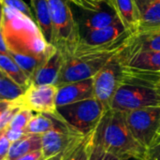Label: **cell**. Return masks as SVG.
Returning a JSON list of instances; mask_svg holds the SVG:
<instances>
[{"label":"cell","instance_id":"obj_1","mask_svg":"<svg viewBox=\"0 0 160 160\" xmlns=\"http://www.w3.org/2000/svg\"><path fill=\"white\" fill-rule=\"evenodd\" d=\"M94 142L120 159L142 158L147 149L133 136L126 116V112L110 109L106 111L94 133Z\"/></svg>","mask_w":160,"mask_h":160},{"label":"cell","instance_id":"obj_2","mask_svg":"<svg viewBox=\"0 0 160 160\" xmlns=\"http://www.w3.org/2000/svg\"><path fill=\"white\" fill-rule=\"evenodd\" d=\"M52 24V43L65 55L72 54L79 45L82 35L79 23L68 0H48Z\"/></svg>","mask_w":160,"mask_h":160},{"label":"cell","instance_id":"obj_3","mask_svg":"<svg viewBox=\"0 0 160 160\" xmlns=\"http://www.w3.org/2000/svg\"><path fill=\"white\" fill-rule=\"evenodd\" d=\"M106 112L102 103L96 98L57 107V113L74 130L87 135L96 130Z\"/></svg>","mask_w":160,"mask_h":160},{"label":"cell","instance_id":"obj_4","mask_svg":"<svg viewBox=\"0 0 160 160\" xmlns=\"http://www.w3.org/2000/svg\"><path fill=\"white\" fill-rule=\"evenodd\" d=\"M128 127L141 145L148 149L160 135V107H147L126 112Z\"/></svg>","mask_w":160,"mask_h":160},{"label":"cell","instance_id":"obj_5","mask_svg":"<svg viewBox=\"0 0 160 160\" xmlns=\"http://www.w3.org/2000/svg\"><path fill=\"white\" fill-rule=\"evenodd\" d=\"M115 55L108 56H75L66 55L55 86L94 78L97 73Z\"/></svg>","mask_w":160,"mask_h":160},{"label":"cell","instance_id":"obj_6","mask_svg":"<svg viewBox=\"0 0 160 160\" xmlns=\"http://www.w3.org/2000/svg\"><path fill=\"white\" fill-rule=\"evenodd\" d=\"M120 52L113 56L93 78L95 98L102 103L106 111L112 109L114 96L123 81Z\"/></svg>","mask_w":160,"mask_h":160},{"label":"cell","instance_id":"obj_7","mask_svg":"<svg viewBox=\"0 0 160 160\" xmlns=\"http://www.w3.org/2000/svg\"><path fill=\"white\" fill-rule=\"evenodd\" d=\"M147 107H160V89L132 83L121 84L112 105L125 112Z\"/></svg>","mask_w":160,"mask_h":160},{"label":"cell","instance_id":"obj_8","mask_svg":"<svg viewBox=\"0 0 160 160\" xmlns=\"http://www.w3.org/2000/svg\"><path fill=\"white\" fill-rule=\"evenodd\" d=\"M58 87L53 84H31L23 96L18 98L24 109H29L37 113H56V96Z\"/></svg>","mask_w":160,"mask_h":160},{"label":"cell","instance_id":"obj_9","mask_svg":"<svg viewBox=\"0 0 160 160\" xmlns=\"http://www.w3.org/2000/svg\"><path fill=\"white\" fill-rule=\"evenodd\" d=\"M84 135L71 128L59 115L56 125L42 135V152L44 159L64 152L72 142Z\"/></svg>","mask_w":160,"mask_h":160},{"label":"cell","instance_id":"obj_10","mask_svg":"<svg viewBox=\"0 0 160 160\" xmlns=\"http://www.w3.org/2000/svg\"><path fill=\"white\" fill-rule=\"evenodd\" d=\"M80 9L81 12L76 19L80 26L81 35H83L90 30L106 27L120 21L109 0H103L100 6L95 10Z\"/></svg>","mask_w":160,"mask_h":160},{"label":"cell","instance_id":"obj_11","mask_svg":"<svg viewBox=\"0 0 160 160\" xmlns=\"http://www.w3.org/2000/svg\"><path fill=\"white\" fill-rule=\"evenodd\" d=\"M93 98H95L94 79L91 78L58 87L56 106L61 107Z\"/></svg>","mask_w":160,"mask_h":160},{"label":"cell","instance_id":"obj_12","mask_svg":"<svg viewBox=\"0 0 160 160\" xmlns=\"http://www.w3.org/2000/svg\"><path fill=\"white\" fill-rule=\"evenodd\" d=\"M65 59L66 55L55 48V50L50 54V56L46 59V61L33 76L32 84L55 85L62 67L64 65Z\"/></svg>","mask_w":160,"mask_h":160},{"label":"cell","instance_id":"obj_13","mask_svg":"<svg viewBox=\"0 0 160 160\" xmlns=\"http://www.w3.org/2000/svg\"><path fill=\"white\" fill-rule=\"evenodd\" d=\"M139 22V32L160 27V0H134Z\"/></svg>","mask_w":160,"mask_h":160},{"label":"cell","instance_id":"obj_14","mask_svg":"<svg viewBox=\"0 0 160 160\" xmlns=\"http://www.w3.org/2000/svg\"><path fill=\"white\" fill-rule=\"evenodd\" d=\"M128 31L129 30H127L123 22L121 21H118L106 27L90 30L84 33L83 35H82V38L79 44L90 46L109 44L117 40Z\"/></svg>","mask_w":160,"mask_h":160},{"label":"cell","instance_id":"obj_15","mask_svg":"<svg viewBox=\"0 0 160 160\" xmlns=\"http://www.w3.org/2000/svg\"><path fill=\"white\" fill-rule=\"evenodd\" d=\"M123 51L120 52V56L124 67L145 71L160 70V52H139L125 54Z\"/></svg>","mask_w":160,"mask_h":160},{"label":"cell","instance_id":"obj_16","mask_svg":"<svg viewBox=\"0 0 160 160\" xmlns=\"http://www.w3.org/2000/svg\"><path fill=\"white\" fill-rule=\"evenodd\" d=\"M123 52L125 54L139 52H160V27L146 32L135 33Z\"/></svg>","mask_w":160,"mask_h":160},{"label":"cell","instance_id":"obj_17","mask_svg":"<svg viewBox=\"0 0 160 160\" xmlns=\"http://www.w3.org/2000/svg\"><path fill=\"white\" fill-rule=\"evenodd\" d=\"M37 26L48 44L52 43V24L48 0H31Z\"/></svg>","mask_w":160,"mask_h":160},{"label":"cell","instance_id":"obj_18","mask_svg":"<svg viewBox=\"0 0 160 160\" xmlns=\"http://www.w3.org/2000/svg\"><path fill=\"white\" fill-rule=\"evenodd\" d=\"M127 30L137 32L139 22L134 0H109Z\"/></svg>","mask_w":160,"mask_h":160},{"label":"cell","instance_id":"obj_19","mask_svg":"<svg viewBox=\"0 0 160 160\" xmlns=\"http://www.w3.org/2000/svg\"><path fill=\"white\" fill-rule=\"evenodd\" d=\"M95 131L72 142L64 152L61 160H89L94 145Z\"/></svg>","mask_w":160,"mask_h":160},{"label":"cell","instance_id":"obj_20","mask_svg":"<svg viewBox=\"0 0 160 160\" xmlns=\"http://www.w3.org/2000/svg\"><path fill=\"white\" fill-rule=\"evenodd\" d=\"M38 149H42V135L27 133L19 141L12 142L5 160H18L22 156Z\"/></svg>","mask_w":160,"mask_h":160},{"label":"cell","instance_id":"obj_21","mask_svg":"<svg viewBox=\"0 0 160 160\" xmlns=\"http://www.w3.org/2000/svg\"><path fill=\"white\" fill-rule=\"evenodd\" d=\"M0 70L4 71L14 82L25 88H28L32 84L30 78L8 53L0 52Z\"/></svg>","mask_w":160,"mask_h":160},{"label":"cell","instance_id":"obj_22","mask_svg":"<svg viewBox=\"0 0 160 160\" xmlns=\"http://www.w3.org/2000/svg\"><path fill=\"white\" fill-rule=\"evenodd\" d=\"M59 118V114L53 113H37L28 123L25 128V132L28 134H38L43 135L44 133L51 130L55 125Z\"/></svg>","mask_w":160,"mask_h":160},{"label":"cell","instance_id":"obj_23","mask_svg":"<svg viewBox=\"0 0 160 160\" xmlns=\"http://www.w3.org/2000/svg\"><path fill=\"white\" fill-rule=\"evenodd\" d=\"M27 88L18 84L4 71L0 70V100L12 101L24 95Z\"/></svg>","mask_w":160,"mask_h":160},{"label":"cell","instance_id":"obj_24","mask_svg":"<svg viewBox=\"0 0 160 160\" xmlns=\"http://www.w3.org/2000/svg\"><path fill=\"white\" fill-rule=\"evenodd\" d=\"M1 112H0V131L5 130L16 113L22 109L21 104L19 103L18 99L12 101L1 100Z\"/></svg>","mask_w":160,"mask_h":160},{"label":"cell","instance_id":"obj_25","mask_svg":"<svg viewBox=\"0 0 160 160\" xmlns=\"http://www.w3.org/2000/svg\"><path fill=\"white\" fill-rule=\"evenodd\" d=\"M35 114H36L35 112L29 109L22 108L16 113V115L13 117V119L11 120V122L9 123L7 128H11V129H16V130H24L28 123L30 122V120L33 118Z\"/></svg>","mask_w":160,"mask_h":160},{"label":"cell","instance_id":"obj_26","mask_svg":"<svg viewBox=\"0 0 160 160\" xmlns=\"http://www.w3.org/2000/svg\"><path fill=\"white\" fill-rule=\"evenodd\" d=\"M1 4L4 7H7L10 9H13L22 14L23 16H25L26 18H28L29 20H31L37 24L35 15L32 12L30 7L26 3H24L22 0H1Z\"/></svg>","mask_w":160,"mask_h":160},{"label":"cell","instance_id":"obj_27","mask_svg":"<svg viewBox=\"0 0 160 160\" xmlns=\"http://www.w3.org/2000/svg\"><path fill=\"white\" fill-rule=\"evenodd\" d=\"M89 160H122L116 156L105 151L103 148H101L99 145L96 144L94 142L90 159Z\"/></svg>","mask_w":160,"mask_h":160},{"label":"cell","instance_id":"obj_28","mask_svg":"<svg viewBox=\"0 0 160 160\" xmlns=\"http://www.w3.org/2000/svg\"><path fill=\"white\" fill-rule=\"evenodd\" d=\"M12 142L8 139L5 132H1L0 135V160H5L11 147Z\"/></svg>","mask_w":160,"mask_h":160},{"label":"cell","instance_id":"obj_29","mask_svg":"<svg viewBox=\"0 0 160 160\" xmlns=\"http://www.w3.org/2000/svg\"><path fill=\"white\" fill-rule=\"evenodd\" d=\"M142 160H160V142H158L147 149Z\"/></svg>","mask_w":160,"mask_h":160},{"label":"cell","instance_id":"obj_30","mask_svg":"<svg viewBox=\"0 0 160 160\" xmlns=\"http://www.w3.org/2000/svg\"><path fill=\"white\" fill-rule=\"evenodd\" d=\"M0 132H5L6 136L11 142L19 141L20 139H22L23 136L27 134L24 130H16V129H11V128H6L5 130L0 131Z\"/></svg>","mask_w":160,"mask_h":160},{"label":"cell","instance_id":"obj_31","mask_svg":"<svg viewBox=\"0 0 160 160\" xmlns=\"http://www.w3.org/2000/svg\"><path fill=\"white\" fill-rule=\"evenodd\" d=\"M18 160H44L42 149H38V150L30 152V153L22 156Z\"/></svg>","mask_w":160,"mask_h":160},{"label":"cell","instance_id":"obj_32","mask_svg":"<svg viewBox=\"0 0 160 160\" xmlns=\"http://www.w3.org/2000/svg\"><path fill=\"white\" fill-rule=\"evenodd\" d=\"M71 4L75 5L76 7L80 8H84V6H83V3L82 2V0H68Z\"/></svg>","mask_w":160,"mask_h":160},{"label":"cell","instance_id":"obj_33","mask_svg":"<svg viewBox=\"0 0 160 160\" xmlns=\"http://www.w3.org/2000/svg\"><path fill=\"white\" fill-rule=\"evenodd\" d=\"M61 158H62V153H60V154H58V155H56V156H54L52 158H47V159L44 160H61Z\"/></svg>","mask_w":160,"mask_h":160},{"label":"cell","instance_id":"obj_34","mask_svg":"<svg viewBox=\"0 0 160 160\" xmlns=\"http://www.w3.org/2000/svg\"><path fill=\"white\" fill-rule=\"evenodd\" d=\"M145 71V70H144ZM153 76H155V77H157V78H160V70L158 71H149Z\"/></svg>","mask_w":160,"mask_h":160},{"label":"cell","instance_id":"obj_35","mask_svg":"<svg viewBox=\"0 0 160 160\" xmlns=\"http://www.w3.org/2000/svg\"><path fill=\"white\" fill-rule=\"evenodd\" d=\"M122 160H142V158H126V159Z\"/></svg>","mask_w":160,"mask_h":160},{"label":"cell","instance_id":"obj_36","mask_svg":"<svg viewBox=\"0 0 160 160\" xmlns=\"http://www.w3.org/2000/svg\"><path fill=\"white\" fill-rule=\"evenodd\" d=\"M158 142H160V135H159V138H158Z\"/></svg>","mask_w":160,"mask_h":160}]
</instances>
